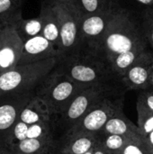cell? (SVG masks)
Segmentation results:
<instances>
[{
	"instance_id": "cell-1",
	"label": "cell",
	"mask_w": 153,
	"mask_h": 154,
	"mask_svg": "<svg viewBox=\"0 0 153 154\" xmlns=\"http://www.w3.org/2000/svg\"><path fill=\"white\" fill-rule=\"evenodd\" d=\"M144 42L147 40L142 24L129 10L120 6L91 54L110 67L116 56Z\"/></svg>"
},
{
	"instance_id": "cell-2",
	"label": "cell",
	"mask_w": 153,
	"mask_h": 154,
	"mask_svg": "<svg viewBox=\"0 0 153 154\" xmlns=\"http://www.w3.org/2000/svg\"><path fill=\"white\" fill-rule=\"evenodd\" d=\"M59 58L16 67L0 73V96L34 93L42 80L56 68Z\"/></svg>"
},
{
	"instance_id": "cell-3",
	"label": "cell",
	"mask_w": 153,
	"mask_h": 154,
	"mask_svg": "<svg viewBox=\"0 0 153 154\" xmlns=\"http://www.w3.org/2000/svg\"><path fill=\"white\" fill-rule=\"evenodd\" d=\"M58 65L68 77L80 85L121 83L106 62L84 51H77L60 60Z\"/></svg>"
},
{
	"instance_id": "cell-4",
	"label": "cell",
	"mask_w": 153,
	"mask_h": 154,
	"mask_svg": "<svg viewBox=\"0 0 153 154\" xmlns=\"http://www.w3.org/2000/svg\"><path fill=\"white\" fill-rule=\"evenodd\" d=\"M87 87L89 86L72 80L57 65L38 86L34 94L44 102L55 122L70 101Z\"/></svg>"
},
{
	"instance_id": "cell-5",
	"label": "cell",
	"mask_w": 153,
	"mask_h": 154,
	"mask_svg": "<svg viewBox=\"0 0 153 154\" xmlns=\"http://www.w3.org/2000/svg\"><path fill=\"white\" fill-rule=\"evenodd\" d=\"M126 89L121 83L97 84L87 87L79 92L66 106L64 111L55 119L57 128L62 134L69 131L97 103Z\"/></svg>"
},
{
	"instance_id": "cell-6",
	"label": "cell",
	"mask_w": 153,
	"mask_h": 154,
	"mask_svg": "<svg viewBox=\"0 0 153 154\" xmlns=\"http://www.w3.org/2000/svg\"><path fill=\"white\" fill-rule=\"evenodd\" d=\"M125 91L106 97L91 108L69 131L65 133L98 135L106 124L117 113L124 111ZM64 134V133H63Z\"/></svg>"
},
{
	"instance_id": "cell-7",
	"label": "cell",
	"mask_w": 153,
	"mask_h": 154,
	"mask_svg": "<svg viewBox=\"0 0 153 154\" xmlns=\"http://www.w3.org/2000/svg\"><path fill=\"white\" fill-rule=\"evenodd\" d=\"M50 2L60 22L59 59L61 60L77 52L78 50L82 16L73 4Z\"/></svg>"
},
{
	"instance_id": "cell-8",
	"label": "cell",
	"mask_w": 153,
	"mask_h": 154,
	"mask_svg": "<svg viewBox=\"0 0 153 154\" xmlns=\"http://www.w3.org/2000/svg\"><path fill=\"white\" fill-rule=\"evenodd\" d=\"M120 6L117 3L98 14L82 18L78 51L89 54L94 51Z\"/></svg>"
},
{
	"instance_id": "cell-9",
	"label": "cell",
	"mask_w": 153,
	"mask_h": 154,
	"mask_svg": "<svg viewBox=\"0 0 153 154\" xmlns=\"http://www.w3.org/2000/svg\"><path fill=\"white\" fill-rule=\"evenodd\" d=\"M34 93L0 96V147L8 148L10 134Z\"/></svg>"
},
{
	"instance_id": "cell-10",
	"label": "cell",
	"mask_w": 153,
	"mask_h": 154,
	"mask_svg": "<svg viewBox=\"0 0 153 154\" xmlns=\"http://www.w3.org/2000/svg\"><path fill=\"white\" fill-rule=\"evenodd\" d=\"M152 71V51L151 49H148L125 72L120 81L126 90H136L140 92L149 90L151 89Z\"/></svg>"
},
{
	"instance_id": "cell-11",
	"label": "cell",
	"mask_w": 153,
	"mask_h": 154,
	"mask_svg": "<svg viewBox=\"0 0 153 154\" xmlns=\"http://www.w3.org/2000/svg\"><path fill=\"white\" fill-rule=\"evenodd\" d=\"M23 41L14 25L7 24L0 32V73L18 65Z\"/></svg>"
},
{
	"instance_id": "cell-12",
	"label": "cell",
	"mask_w": 153,
	"mask_h": 154,
	"mask_svg": "<svg viewBox=\"0 0 153 154\" xmlns=\"http://www.w3.org/2000/svg\"><path fill=\"white\" fill-rule=\"evenodd\" d=\"M59 58L58 49L45 37L38 35L23 42V48L18 65H25Z\"/></svg>"
},
{
	"instance_id": "cell-13",
	"label": "cell",
	"mask_w": 153,
	"mask_h": 154,
	"mask_svg": "<svg viewBox=\"0 0 153 154\" xmlns=\"http://www.w3.org/2000/svg\"><path fill=\"white\" fill-rule=\"evenodd\" d=\"M99 135L64 133L58 138L54 154H84L94 148Z\"/></svg>"
},
{
	"instance_id": "cell-14",
	"label": "cell",
	"mask_w": 153,
	"mask_h": 154,
	"mask_svg": "<svg viewBox=\"0 0 153 154\" xmlns=\"http://www.w3.org/2000/svg\"><path fill=\"white\" fill-rule=\"evenodd\" d=\"M19 120L28 125L39 123H55L54 118L50 115L44 102L35 96V94L23 109Z\"/></svg>"
},
{
	"instance_id": "cell-15",
	"label": "cell",
	"mask_w": 153,
	"mask_h": 154,
	"mask_svg": "<svg viewBox=\"0 0 153 154\" xmlns=\"http://www.w3.org/2000/svg\"><path fill=\"white\" fill-rule=\"evenodd\" d=\"M57 142L55 135L39 139L26 138L11 145L8 149L24 154H54Z\"/></svg>"
},
{
	"instance_id": "cell-16",
	"label": "cell",
	"mask_w": 153,
	"mask_h": 154,
	"mask_svg": "<svg viewBox=\"0 0 153 154\" xmlns=\"http://www.w3.org/2000/svg\"><path fill=\"white\" fill-rule=\"evenodd\" d=\"M40 15L42 18L43 24L41 35L50 41L58 49L59 51V44L60 39V22L57 14L50 1L41 5Z\"/></svg>"
},
{
	"instance_id": "cell-17",
	"label": "cell",
	"mask_w": 153,
	"mask_h": 154,
	"mask_svg": "<svg viewBox=\"0 0 153 154\" xmlns=\"http://www.w3.org/2000/svg\"><path fill=\"white\" fill-rule=\"evenodd\" d=\"M148 49L149 43L148 42H144L138 44L132 50L119 54L110 63V69L119 81L125 72L136 62L139 57Z\"/></svg>"
},
{
	"instance_id": "cell-18",
	"label": "cell",
	"mask_w": 153,
	"mask_h": 154,
	"mask_svg": "<svg viewBox=\"0 0 153 154\" xmlns=\"http://www.w3.org/2000/svg\"><path fill=\"white\" fill-rule=\"evenodd\" d=\"M106 134H117L123 136H136L140 135V130L137 125L133 124L124 113L121 111L115 115L104 126L99 136Z\"/></svg>"
},
{
	"instance_id": "cell-19",
	"label": "cell",
	"mask_w": 153,
	"mask_h": 154,
	"mask_svg": "<svg viewBox=\"0 0 153 154\" xmlns=\"http://www.w3.org/2000/svg\"><path fill=\"white\" fill-rule=\"evenodd\" d=\"M117 3V0H74L73 5L84 18L98 14Z\"/></svg>"
},
{
	"instance_id": "cell-20",
	"label": "cell",
	"mask_w": 153,
	"mask_h": 154,
	"mask_svg": "<svg viewBox=\"0 0 153 154\" xmlns=\"http://www.w3.org/2000/svg\"><path fill=\"white\" fill-rule=\"evenodd\" d=\"M23 2V0H0V20L14 26L22 18Z\"/></svg>"
},
{
	"instance_id": "cell-21",
	"label": "cell",
	"mask_w": 153,
	"mask_h": 154,
	"mask_svg": "<svg viewBox=\"0 0 153 154\" xmlns=\"http://www.w3.org/2000/svg\"><path fill=\"white\" fill-rule=\"evenodd\" d=\"M42 26V18L40 14L37 17L30 19H23L22 17L14 25L23 42L30 38L41 35Z\"/></svg>"
},
{
	"instance_id": "cell-22",
	"label": "cell",
	"mask_w": 153,
	"mask_h": 154,
	"mask_svg": "<svg viewBox=\"0 0 153 154\" xmlns=\"http://www.w3.org/2000/svg\"><path fill=\"white\" fill-rule=\"evenodd\" d=\"M136 109L138 115V127L142 136L146 137L148 134L153 132V112H151L138 97L136 103Z\"/></svg>"
},
{
	"instance_id": "cell-23",
	"label": "cell",
	"mask_w": 153,
	"mask_h": 154,
	"mask_svg": "<svg viewBox=\"0 0 153 154\" xmlns=\"http://www.w3.org/2000/svg\"><path fill=\"white\" fill-rule=\"evenodd\" d=\"M132 137L117 134H106L99 136V143L102 147L110 154H121L124 146Z\"/></svg>"
},
{
	"instance_id": "cell-24",
	"label": "cell",
	"mask_w": 153,
	"mask_h": 154,
	"mask_svg": "<svg viewBox=\"0 0 153 154\" xmlns=\"http://www.w3.org/2000/svg\"><path fill=\"white\" fill-rule=\"evenodd\" d=\"M55 123H39L35 125H29L27 138L30 139H39L45 138L55 135Z\"/></svg>"
},
{
	"instance_id": "cell-25",
	"label": "cell",
	"mask_w": 153,
	"mask_h": 154,
	"mask_svg": "<svg viewBox=\"0 0 153 154\" xmlns=\"http://www.w3.org/2000/svg\"><path fill=\"white\" fill-rule=\"evenodd\" d=\"M121 154H151L146 139L142 134L132 137Z\"/></svg>"
},
{
	"instance_id": "cell-26",
	"label": "cell",
	"mask_w": 153,
	"mask_h": 154,
	"mask_svg": "<svg viewBox=\"0 0 153 154\" xmlns=\"http://www.w3.org/2000/svg\"><path fill=\"white\" fill-rule=\"evenodd\" d=\"M141 24L151 49H153V6L146 7L142 12Z\"/></svg>"
},
{
	"instance_id": "cell-27",
	"label": "cell",
	"mask_w": 153,
	"mask_h": 154,
	"mask_svg": "<svg viewBox=\"0 0 153 154\" xmlns=\"http://www.w3.org/2000/svg\"><path fill=\"white\" fill-rule=\"evenodd\" d=\"M28 129H29L28 125H26V124L23 123L22 121L18 120L16 122V124L14 125V127H13V129L11 131L8 148L13 144H15V143H19L21 141L25 140L27 138Z\"/></svg>"
},
{
	"instance_id": "cell-28",
	"label": "cell",
	"mask_w": 153,
	"mask_h": 154,
	"mask_svg": "<svg viewBox=\"0 0 153 154\" xmlns=\"http://www.w3.org/2000/svg\"><path fill=\"white\" fill-rule=\"evenodd\" d=\"M138 97H140L142 100V102L145 104V106L151 112H153V91L151 89L141 91Z\"/></svg>"
},
{
	"instance_id": "cell-29",
	"label": "cell",
	"mask_w": 153,
	"mask_h": 154,
	"mask_svg": "<svg viewBox=\"0 0 153 154\" xmlns=\"http://www.w3.org/2000/svg\"><path fill=\"white\" fill-rule=\"evenodd\" d=\"M94 154H110L108 152H106L103 147L102 145L100 144L99 141L98 143H96V145L95 146V152H94Z\"/></svg>"
},
{
	"instance_id": "cell-30",
	"label": "cell",
	"mask_w": 153,
	"mask_h": 154,
	"mask_svg": "<svg viewBox=\"0 0 153 154\" xmlns=\"http://www.w3.org/2000/svg\"><path fill=\"white\" fill-rule=\"evenodd\" d=\"M146 142L149 145V148H150V151H151V153L153 154V132L151 133L150 134H148L146 137Z\"/></svg>"
},
{
	"instance_id": "cell-31",
	"label": "cell",
	"mask_w": 153,
	"mask_h": 154,
	"mask_svg": "<svg viewBox=\"0 0 153 154\" xmlns=\"http://www.w3.org/2000/svg\"><path fill=\"white\" fill-rule=\"evenodd\" d=\"M138 3H140L142 5H145L146 7H151L153 6V0H135Z\"/></svg>"
},
{
	"instance_id": "cell-32",
	"label": "cell",
	"mask_w": 153,
	"mask_h": 154,
	"mask_svg": "<svg viewBox=\"0 0 153 154\" xmlns=\"http://www.w3.org/2000/svg\"><path fill=\"white\" fill-rule=\"evenodd\" d=\"M50 1H52V2H60V3H70V4H73L74 3V0H50Z\"/></svg>"
},
{
	"instance_id": "cell-33",
	"label": "cell",
	"mask_w": 153,
	"mask_h": 154,
	"mask_svg": "<svg viewBox=\"0 0 153 154\" xmlns=\"http://www.w3.org/2000/svg\"><path fill=\"white\" fill-rule=\"evenodd\" d=\"M0 154H9V152L6 148L0 147Z\"/></svg>"
},
{
	"instance_id": "cell-34",
	"label": "cell",
	"mask_w": 153,
	"mask_h": 154,
	"mask_svg": "<svg viewBox=\"0 0 153 154\" xmlns=\"http://www.w3.org/2000/svg\"><path fill=\"white\" fill-rule=\"evenodd\" d=\"M5 25H7V24H5V22H3V21H1V20H0V32H1V30H2Z\"/></svg>"
},
{
	"instance_id": "cell-35",
	"label": "cell",
	"mask_w": 153,
	"mask_h": 154,
	"mask_svg": "<svg viewBox=\"0 0 153 154\" xmlns=\"http://www.w3.org/2000/svg\"><path fill=\"white\" fill-rule=\"evenodd\" d=\"M7 150H8V152H9V154H24V153H22V152H15V151H13V150H9V149H7Z\"/></svg>"
},
{
	"instance_id": "cell-36",
	"label": "cell",
	"mask_w": 153,
	"mask_h": 154,
	"mask_svg": "<svg viewBox=\"0 0 153 154\" xmlns=\"http://www.w3.org/2000/svg\"><path fill=\"white\" fill-rule=\"evenodd\" d=\"M94 152H95V147H94V148H92L91 150H89L88 152H87L86 153H84V154H94Z\"/></svg>"
},
{
	"instance_id": "cell-37",
	"label": "cell",
	"mask_w": 153,
	"mask_h": 154,
	"mask_svg": "<svg viewBox=\"0 0 153 154\" xmlns=\"http://www.w3.org/2000/svg\"><path fill=\"white\" fill-rule=\"evenodd\" d=\"M151 89L153 91V71L151 74Z\"/></svg>"
},
{
	"instance_id": "cell-38",
	"label": "cell",
	"mask_w": 153,
	"mask_h": 154,
	"mask_svg": "<svg viewBox=\"0 0 153 154\" xmlns=\"http://www.w3.org/2000/svg\"><path fill=\"white\" fill-rule=\"evenodd\" d=\"M151 51H152V62H153V49H151Z\"/></svg>"
}]
</instances>
